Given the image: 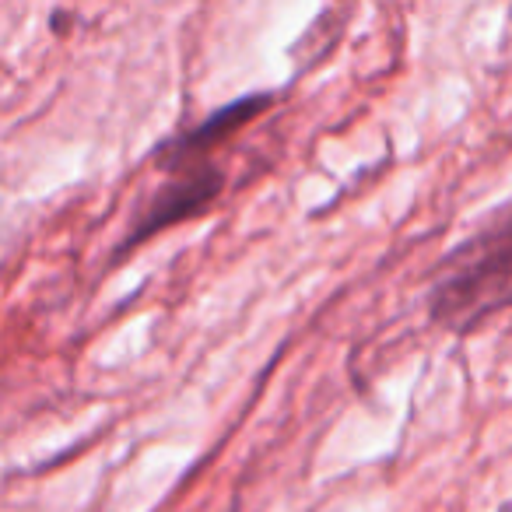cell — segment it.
<instances>
[{"label": "cell", "instance_id": "6da1fadb", "mask_svg": "<svg viewBox=\"0 0 512 512\" xmlns=\"http://www.w3.org/2000/svg\"><path fill=\"white\" fill-rule=\"evenodd\" d=\"M271 102H274V95H267V92L242 95V99L214 109L197 127L169 137V141L155 151V158L162 162V183L148 193L141 211L130 221L127 235L116 242L113 256H127L134 246L155 239L165 228L204 214L207 207L221 197V190H225V169L214 162V155H218L242 127H249Z\"/></svg>", "mask_w": 512, "mask_h": 512}, {"label": "cell", "instance_id": "7a4b0ae2", "mask_svg": "<svg viewBox=\"0 0 512 512\" xmlns=\"http://www.w3.org/2000/svg\"><path fill=\"white\" fill-rule=\"evenodd\" d=\"M502 309H512V200L442 260L428 288V320L456 334L481 327Z\"/></svg>", "mask_w": 512, "mask_h": 512}]
</instances>
